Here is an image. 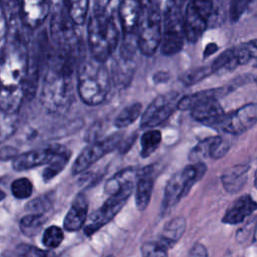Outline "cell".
<instances>
[{
    "label": "cell",
    "mask_w": 257,
    "mask_h": 257,
    "mask_svg": "<svg viewBox=\"0 0 257 257\" xmlns=\"http://www.w3.org/2000/svg\"><path fill=\"white\" fill-rule=\"evenodd\" d=\"M110 71L103 61L91 56L84 59L77 67L76 91L86 105H98L102 103L111 86Z\"/></svg>",
    "instance_id": "3"
},
{
    "label": "cell",
    "mask_w": 257,
    "mask_h": 257,
    "mask_svg": "<svg viewBox=\"0 0 257 257\" xmlns=\"http://www.w3.org/2000/svg\"><path fill=\"white\" fill-rule=\"evenodd\" d=\"M249 169V165L245 164L235 165L226 169L221 176V182L225 191L229 194L238 193L247 182Z\"/></svg>",
    "instance_id": "24"
},
{
    "label": "cell",
    "mask_w": 257,
    "mask_h": 257,
    "mask_svg": "<svg viewBox=\"0 0 257 257\" xmlns=\"http://www.w3.org/2000/svg\"><path fill=\"white\" fill-rule=\"evenodd\" d=\"M17 0H1V3H2V7L5 8V7H9L11 6L12 4H14Z\"/></svg>",
    "instance_id": "48"
},
{
    "label": "cell",
    "mask_w": 257,
    "mask_h": 257,
    "mask_svg": "<svg viewBox=\"0 0 257 257\" xmlns=\"http://www.w3.org/2000/svg\"><path fill=\"white\" fill-rule=\"evenodd\" d=\"M218 49H219V46H218L216 43H214V42L208 43V44L205 46V49H204V51H203V57H204V58H207L208 56H210V55L214 54L215 52H217Z\"/></svg>",
    "instance_id": "45"
},
{
    "label": "cell",
    "mask_w": 257,
    "mask_h": 257,
    "mask_svg": "<svg viewBox=\"0 0 257 257\" xmlns=\"http://www.w3.org/2000/svg\"><path fill=\"white\" fill-rule=\"evenodd\" d=\"M106 257H114L113 255H108V256H106Z\"/></svg>",
    "instance_id": "53"
},
{
    "label": "cell",
    "mask_w": 257,
    "mask_h": 257,
    "mask_svg": "<svg viewBox=\"0 0 257 257\" xmlns=\"http://www.w3.org/2000/svg\"><path fill=\"white\" fill-rule=\"evenodd\" d=\"M254 67H255V68H257V59H256V61H255V64H254Z\"/></svg>",
    "instance_id": "51"
},
{
    "label": "cell",
    "mask_w": 257,
    "mask_h": 257,
    "mask_svg": "<svg viewBox=\"0 0 257 257\" xmlns=\"http://www.w3.org/2000/svg\"><path fill=\"white\" fill-rule=\"evenodd\" d=\"M169 75L167 72L165 71H159L154 75V79L156 82H162V81H166L168 79Z\"/></svg>",
    "instance_id": "47"
},
{
    "label": "cell",
    "mask_w": 257,
    "mask_h": 257,
    "mask_svg": "<svg viewBox=\"0 0 257 257\" xmlns=\"http://www.w3.org/2000/svg\"><path fill=\"white\" fill-rule=\"evenodd\" d=\"M255 186L257 187V170H256V173H255Z\"/></svg>",
    "instance_id": "50"
},
{
    "label": "cell",
    "mask_w": 257,
    "mask_h": 257,
    "mask_svg": "<svg viewBox=\"0 0 257 257\" xmlns=\"http://www.w3.org/2000/svg\"><path fill=\"white\" fill-rule=\"evenodd\" d=\"M189 2L207 19L210 18L213 11V0H189Z\"/></svg>",
    "instance_id": "41"
},
{
    "label": "cell",
    "mask_w": 257,
    "mask_h": 257,
    "mask_svg": "<svg viewBox=\"0 0 257 257\" xmlns=\"http://www.w3.org/2000/svg\"><path fill=\"white\" fill-rule=\"evenodd\" d=\"M88 204L82 194H78L71 203L64 220L63 227L68 232H75L85 226L87 220Z\"/></svg>",
    "instance_id": "22"
},
{
    "label": "cell",
    "mask_w": 257,
    "mask_h": 257,
    "mask_svg": "<svg viewBox=\"0 0 257 257\" xmlns=\"http://www.w3.org/2000/svg\"><path fill=\"white\" fill-rule=\"evenodd\" d=\"M121 0H94V11L115 17Z\"/></svg>",
    "instance_id": "37"
},
{
    "label": "cell",
    "mask_w": 257,
    "mask_h": 257,
    "mask_svg": "<svg viewBox=\"0 0 257 257\" xmlns=\"http://www.w3.org/2000/svg\"><path fill=\"white\" fill-rule=\"evenodd\" d=\"M52 206L51 198L48 195H42L35 199H32L26 204L25 210L29 213L35 214H44Z\"/></svg>",
    "instance_id": "36"
},
{
    "label": "cell",
    "mask_w": 257,
    "mask_h": 257,
    "mask_svg": "<svg viewBox=\"0 0 257 257\" xmlns=\"http://www.w3.org/2000/svg\"><path fill=\"white\" fill-rule=\"evenodd\" d=\"M207 167L196 162L176 172L168 181L161 206L162 215L170 212L191 190V188L205 175Z\"/></svg>",
    "instance_id": "5"
},
{
    "label": "cell",
    "mask_w": 257,
    "mask_h": 257,
    "mask_svg": "<svg viewBox=\"0 0 257 257\" xmlns=\"http://www.w3.org/2000/svg\"><path fill=\"white\" fill-rule=\"evenodd\" d=\"M64 239L63 231L57 226H49L45 229L42 235V244L47 248H56L58 247Z\"/></svg>",
    "instance_id": "35"
},
{
    "label": "cell",
    "mask_w": 257,
    "mask_h": 257,
    "mask_svg": "<svg viewBox=\"0 0 257 257\" xmlns=\"http://www.w3.org/2000/svg\"><path fill=\"white\" fill-rule=\"evenodd\" d=\"M141 156L148 158L152 155L162 143V133L158 130H151L141 137Z\"/></svg>",
    "instance_id": "32"
},
{
    "label": "cell",
    "mask_w": 257,
    "mask_h": 257,
    "mask_svg": "<svg viewBox=\"0 0 257 257\" xmlns=\"http://www.w3.org/2000/svg\"><path fill=\"white\" fill-rule=\"evenodd\" d=\"M239 81H240L239 79L238 80L236 79L235 82H231V83H228V84L220 86V87L204 89V90H200V91L182 96L178 103V109L191 110L198 104L205 102L207 100H211V99L219 100L221 97H224L227 94L231 93L233 90H235L239 85L237 83Z\"/></svg>",
    "instance_id": "15"
},
{
    "label": "cell",
    "mask_w": 257,
    "mask_h": 257,
    "mask_svg": "<svg viewBox=\"0 0 257 257\" xmlns=\"http://www.w3.org/2000/svg\"><path fill=\"white\" fill-rule=\"evenodd\" d=\"M192 117L202 124L215 127L225 115V111L218 99L202 102L190 110Z\"/></svg>",
    "instance_id": "19"
},
{
    "label": "cell",
    "mask_w": 257,
    "mask_h": 257,
    "mask_svg": "<svg viewBox=\"0 0 257 257\" xmlns=\"http://www.w3.org/2000/svg\"><path fill=\"white\" fill-rule=\"evenodd\" d=\"M143 105L141 102H134L124 108H122L119 113L114 118V125L118 128L125 127L130 124H132L134 121L137 120L142 114Z\"/></svg>",
    "instance_id": "31"
},
{
    "label": "cell",
    "mask_w": 257,
    "mask_h": 257,
    "mask_svg": "<svg viewBox=\"0 0 257 257\" xmlns=\"http://www.w3.org/2000/svg\"><path fill=\"white\" fill-rule=\"evenodd\" d=\"M32 192L33 185L27 178H18L11 184V193L16 199H27L32 195Z\"/></svg>",
    "instance_id": "34"
},
{
    "label": "cell",
    "mask_w": 257,
    "mask_h": 257,
    "mask_svg": "<svg viewBox=\"0 0 257 257\" xmlns=\"http://www.w3.org/2000/svg\"><path fill=\"white\" fill-rule=\"evenodd\" d=\"M253 241L257 242V221L255 224V228H254V232H253Z\"/></svg>",
    "instance_id": "49"
},
{
    "label": "cell",
    "mask_w": 257,
    "mask_h": 257,
    "mask_svg": "<svg viewBox=\"0 0 257 257\" xmlns=\"http://www.w3.org/2000/svg\"><path fill=\"white\" fill-rule=\"evenodd\" d=\"M257 122V103L242 105L234 111L225 113L221 121L214 127L229 135H241L253 127Z\"/></svg>",
    "instance_id": "12"
},
{
    "label": "cell",
    "mask_w": 257,
    "mask_h": 257,
    "mask_svg": "<svg viewBox=\"0 0 257 257\" xmlns=\"http://www.w3.org/2000/svg\"><path fill=\"white\" fill-rule=\"evenodd\" d=\"M186 227L187 221L184 217L179 216L173 218L164 226L159 242L165 245L167 248L172 247L184 235Z\"/></svg>",
    "instance_id": "26"
},
{
    "label": "cell",
    "mask_w": 257,
    "mask_h": 257,
    "mask_svg": "<svg viewBox=\"0 0 257 257\" xmlns=\"http://www.w3.org/2000/svg\"><path fill=\"white\" fill-rule=\"evenodd\" d=\"M45 221L46 218L44 217V214L29 213L20 219L19 228L25 236L33 237L40 232Z\"/></svg>",
    "instance_id": "29"
},
{
    "label": "cell",
    "mask_w": 257,
    "mask_h": 257,
    "mask_svg": "<svg viewBox=\"0 0 257 257\" xmlns=\"http://www.w3.org/2000/svg\"><path fill=\"white\" fill-rule=\"evenodd\" d=\"M230 141L222 136H214L201 141L191 153L190 159L193 161H198L202 158H212L221 159L230 150Z\"/></svg>",
    "instance_id": "16"
},
{
    "label": "cell",
    "mask_w": 257,
    "mask_h": 257,
    "mask_svg": "<svg viewBox=\"0 0 257 257\" xmlns=\"http://www.w3.org/2000/svg\"><path fill=\"white\" fill-rule=\"evenodd\" d=\"M135 181L124 184L119 191L109 195L107 200L88 218L87 223L84 226V234L88 237L97 232L102 226L111 221L116 214L122 209L134 190Z\"/></svg>",
    "instance_id": "7"
},
{
    "label": "cell",
    "mask_w": 257,
    "mask_h": 257,
    "mask_svg": "<svg viewBox=\"0 0 257 257\" xmlns=\"http://www.w3.org/2000/svg\"><path fill=\"white\" fill-rule=\"evenodd\" d=\"M255 211H257V202L250 195H243L227 210L222 218V222L229 225H236L245 221Z\"/></svg>",
    "instance_id": "23"
},
{
    "label": "cell",
    "mask_w": 257,
    "mask_h": 257,
    "mask_svg": "<svg viewBox=\"0 0 257 257\" xmlns=\"http://www.w3.org/2000/svg\"><path fill=\"white\" fill-rule=\"evenodd\" d=\"M252 0H231L229 15L232 22H237L246 11Z\"/></svg>",
    "instance_id": "40"
},
{
    "label": "cell",
    "mask_w": 257,
    "mask_h": 257,
    "mask_svg": "<svg viewBox=\"0 0 257 257\" xmlns=\"http://www.w3.org/2000/svg\"><path fill=\"white\" fill-rule=\"evenodd\" d=\"M215 73L212 66H199L192 68L190 70H187L180 76V82L184 86H191L194 85L200 81H202L204 78L208 77L209 75Z\"/></svg>",
    "instance_id": "33"
},
{
    "label": "cell",
    "mask_w": 257,
    "mask_h": 257,
    "mask_svg": "<svg viewBox=\"0 0 257 257\" xmlns=\"http://www.w3.org/2000/svg\"><path fill=\"white\" fill-rule=\"evenodd\" d=\"M49 52L46 34L41 33L28 49V68L24 83L25 98L31 99L34 97L39 85L40 72L44 64L47 63Z\"/></svg>",
    "instance_id": "9"
},
{
    "label": "cell",
    "mask_w": 257,
    "mask_h": 257,
    "mask_svg": "<svg viewBox=\"0 0 257 257\" xmlns=\"http://www.w3.org/2000/svg\"><path fill=\"white\" fill-rule=\"evenodd\" d=\"M143 15L140 0H121L118 10L122 38L138 39V31Z\"/></svg>",
    "instance_id": "13"
},
{
    "label": "cell",
    "mask_w": 257,
    "mask_h": 257,
    "mask_svg": "<svg viewBox=\"0 0 257 257\" xmlns=\"http://www.w3.org/2000/svg\"><path fill=\"white\" fill-rule=\"evenodd\" d=\"M138 170L135 168H125L111 178H109L104 185V193L107 195H112L119 191L121 187L127 182L135 181L138 176Z\"/></svg>",
    "instance_id": "27"
},
{
    "label": "cell",
    "mask_w": 257,
    "mask_h": 257,
    "mask_svg": "<svg viewBox=\"0 0 257 257\" xmlns=\"http://www.w3.org/2000/svg\"><path fill=\"white\" fill-rule=\"evenodd\" d=\"M229 49V71L245 65L253 59H257V38L242 42Z\"/></svg>",
    "instance_id": "25"
},
{
    "label": "cell",
    "mask_w": 257,
    "mask_h": 257,
    "mask_svg": "<svg viewBox=\"0 0 257 257\" xmlns=\"http://www.w3.org/2000/svg\"><path fill=\"white\" fill-rule=\"evenodd\" d=\"M208 19L188 2L184 13L186 38L190 43H196L203 36L207 28Z\"/></svg>",
    "instance_id": "21"
},
{
    "label": "cell",
    "mask_w": 257,
    "mask_h": 257,
    "mask_svg": "<svg viewBox=\"0 0 257 257\" xmlns=\"http://www.w3.org/2000/svg\"><path fill=\"white\" fill-rule=\"evenodd\" d=\"M120 41V31L115 17L93 11L87 25V43L93 58L105 62Z\"/></svg>",
    "instance_id": "4"
},
{
    "label": "cell",
    "mask_w": 257,
    "mask_h": 257,
    "mask_svg": "<svg viewBox=\"0 0 257 257\" xmlns=\"http://www.w3.org/2000/svg\"><path fill=\"white\" fill-rule=\"evenodd\" d=\"M135 140H136V135H134V136H132V138L128 140H125V141H121L120 142V144H119V146H118V148H119V152H121V153H124V152H126L127 150H130V148L132 147V145L134 144V142H135Z\"/></svg>",
    "instance_id": "46"
},
{
    "label": "cell",
    "mask_w": 257,
    "mask_h": 257,
    "mask_svg": "<svg viewBox=\"0 0 257 257\" xmlns=\"http://www.w3.org/2000/svg\"><path fill=\"white\" fill-rule=\"evenodd\" d=\"M136 70L135 55H127L118 52L110 68L111 81L118 89L125 88L132 81Z\"/></svg>",
    "instance_id": "18"
},
{
    "label": "cell",
    "mask_w": 257,
    "mask_h": 257,
    "mask_svg": "<svg viewBox=\"0 0 257 257\" xmlns=\"http://www.w3.org/2000/svg\"><path fill=\"white\" fill-rule=\"evenodd\" d=\"M63 149V146L51 145L45 148L27 151L13 159L12 168L15 171H25L48 164Z\"/></svg>",
    "instance_id": "14"
},
{
    "label": "cell",
    "mask_w": 257,
    "mask_h": 257,
    "mask_svg": "<svg viewBox=\"0 0 257 257\" xmlns=\"http://www.w3.org/2000/svg\"><path fill=\"white\" fill-rule=\"evenodd\" d=\"M154 167L148 166L138 172L136 185V207L145 211L151 201L154 188Z\"/></svg>",
    "instance_id": "20"
},
{
    "label": "cell",
    "mask_w": 257,
    "mask_h": 257,
    "mask_svg": "<svg viewBox=\"0 0 257 257\" xmlns=\"http://www.w3.org/2000/svg\"><path fill=\"white\" fill-rule=\"evenodd\" d=\"M122 141V135L116 133L104 138L101 141L94 142L84 148L81 153L75 159L71 172L73 175H78L87 170L95 162L100 160L103 156L109 154L116 148H118Z\"/></svg>",
    "instance_id": "11"
},
{
    "label": "cell",
    "mask_w": 257,
    "mask_h": 257,
    "mask_svg": "<svg viewBox=\"0 0 257 257\" xmlns=\"http://www.w3.org/2000/svg\"><path fill=\"white\" fill-rule=\"evenodd\" d=\"M186 32L184 25V14L176 4L164 14L163 35L161 42V52L164 55H174L183 49Z\"/></svg>",
    "instance_id": "8"
},
{
    "label": "cell",
    "mask_w": 257,
    "mask_h": 257,
    "mask_svg": "<svg viewBox=\"0 0 257 257\" xmlns=\"http://www.w3.org/2000/svg\"><path fill=\"white\" fill-rule=\"evenodd\" d=\"M80 61L51 49L40 88V102L50 112L67 109L74 99L73 72Z\"/></svg>",
    "instance_id": "2"
},
{
    "label": "cell",
    "mask_w": 257,
    "mask_h": 257,
    "mask_svg": "<svg viewBox=\"0 0 257 257\" xmlns=\"http://www.w3.org/2000/svg\"><path fill=\"white\" fill-rule=\"evenodd\" d=\"M149 3L161 11L163 15L177 4L176 0H149Z\"/></svg>",
    "instance_id": "42"
},
{
    "label": "cell",
    "mask_w": 257,
    "mask_h": 257,
    "mask_svg": "<svg viewBox=\"0 0 257 257\" xmlns=\"http://www.w3.org/2000/svg\"><path fill=\"white\" fill-rule=\"evenodd\" d=\"M254 81H255V83L257 84V76H255V77H254Z\"/></svg>",
    "instance_id": "52"
},
{
    "label": "cell",
    "mask_w": 257,
    "mask_h": 257,
    "mask_svg": "<svg viewBox=\"0 0 257 257\" xmlns=\"http://www.w3.org/2000/svg\"><path fill=\"white\" fill-rule=\"evenodd\" d=\"M70 158V152L64 148L59 152L46 166L42 172V179L44 182H48L57 176L67 165Z\"/></svg>",
    "instance_id": "28"
},
{
    "label": "cell",
    "mask_w": 257,
    "mask_h": 257,
    "mask_svg": "<svg viewBox=\"0 0 257 257\" xmlns=\"http://www.w3.org/2000/svg\"><path fill=\"white\" fill-rule=\"evenodd\" d=\"M178 91H168L158 95L145 109L141 117V127L151 128L162 124L178 109Z\"/></svg>",
    "instance_id": "10"
},
{
    "label": "cell",
    "mask_w": 257,
    "mask_h": 257,
    "mask_svg": "<svg viewBox=\"0 0 257 257\" xmlns=\"http://www.w3.org/2000/svg\"><path fill=\"white\" fill-rule=\"evenodd\" d=\"M65 6L68 16L75 25L84 24L87 17L89 0H65Z\"/></svg>",
    "instance_id": "30"
},
{
    "label": "cell",
    "mask_w": 257,
    "mask_h": 257,
    "mask_svg": "<svg viewBox=\"0 0 257 257\" xmlns=\"http://www.w3.org/2000/svg\"><path fill=\"white\" fill-rule=\"evenodd\" d=\"M16 257H47L44 250L30 244L20 243L15 248Z\"/></svg>",
    "instance_id": "39"
},
{
    "label": "cell",
    "mask_w": 257,
    "mask_h": 257,
    "mask_svg": "<svg viewBox=\"0 0 257 257\" xmlns=\"http://www.w3.org/2000/svg\"><path fill=\"white\" fill-rule=\"evenodd\" d=\"M28 48L19 37L6 40L1 47L0 107L2 113L15 114L25 98Z\"/></svg>",
    "instance_id": "1"
},
{
    "label": "cell",
    "mask_w": 257,
    "mask_h": 257,
    "mask_svg": "<svg viewBox=\"0 0 257 257\" xmlns=\"http://www.w3.org/2000/svg\"><path fill=\"white\" fill-rule=\"evenodd\" d=\"M17 156H18L17 150L15 148L10 147V146H3L1 148V159L3 161H6L11 158H15Z\"/></svg>",
    "instance_id": "44"
},
{
    "label": "cell",
    "mask_w": 257,
    "mask_h": 257,
    "mask_svg": "<svg viewBox=\"0 0 257 257\" xmlns=\"http://www.w3.org/2000/svg\"><path fill=\"white\" fill-rule=\"evenodd\" d=\"M163 35L162 13L150 3L143 8L138 31V46L142 54L152 56L161 46Z\"/></svg>",
    "instance_id": "6"
},
{
    "label": "cell",
    "mask_w": 257,
    "mask_h": 257,
    "mask_svg": "<svg viewBox=\"0 0 257 257\" xmlns=\"http://www.w3.org/2000/svg\"><path fill=\"white\" fill-rule=\"evenodd\" d=\"M188 257H208V251L203 244L196 243L190 249Z\"/></svg>",
    "instance_id": "43"
},
{
    "label": "cell",
    "mask_w": 257,
    "mask_h": 257,
    "mask_svg": "<svg viewBox=\"0 0 257 257\" xmlns=\"http://www.w3.org/2000/svg\"><path fill=\"white\" fill-rule=\"evenodd\" d=\"M50 9L49 0H21L22 22L30 29L40 27L46 20Z\"/></svg>",
    "instance_id": "17"
},
{
    "label": "cell",
    "mask_w": 257,
    "mask_h": 257,
    "mask_svg": "<svg viewBox=\"0 0 257 257\" xmlns=\"http://www.w3.org/2000/svg\"><path fill=\"white\" fill-rule=\"evenodd\" d=\"M168 249L160 242H149L142 247V257H168Z\"/></svg>",
    "instance_id": "38"
}]
</instances>
